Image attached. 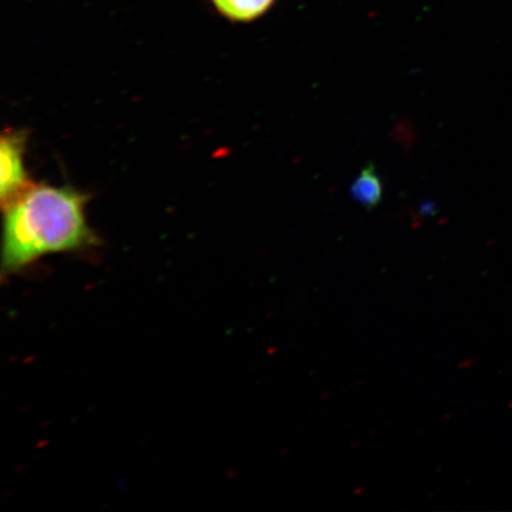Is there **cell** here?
Masks as SVG:
<instances>
[{"instance_id": "obj_1", "label": "cell", "mask_w": 512, "mask_h": 512, "mask_svg": "<svg viewBox=\"0 0 512 512\" xmlns=\"http://www.w3.org/2000/svg\"><path fill=\"white\" fill-rule=\"evenodd\" d=\"M86 204L87 196L74 188L31 184L4 207L3 277L27 270L43 256L98 245Z\"/></svg>"}, {"instance_id": "obj_2", "label": "cell", "mask_w": 512, "mask_h": 512, "mask_svg": "<svg viewBox=\"0 0 512 512\" xmlns=\"http://www.w3.org/2000/svg\"><path fill=\"white\" fill-rule=\"evenodd\" d=\"M27 134L5 131L0 142V200L3 208L23 194L31 183L24 165Z\"/></svg>"}, {"instance_id": "obj_3", "label": "cell", "mask_w": 512, "mask_h": 512, "mask_svg": "<svg viewBox=\"0 0 512 512\" xmlns=\"http://www.w3.org/2000/svg\"><path fill=\"white\" fill-rule=\"evenodd\" d=\"M278 0H210L219 14L234 23L258 21L270 12Z\"/></svg>"}, {"instance_id": "obj_4", "label": "cell", "mask_w": 512, "mask_h": 512, "mask_svg": "<svg viewBox=\"0 0 512 512\" xmlns=\"http://www.w3.org/2000/svg\"><path fill=\"white\" fill-rule=\"evenodd\" d=\"M383 194L382 182L373 165H368L361 171L351 187V196L362 206L375 208L380 203Z\"/></svg>"}]
</instances>
